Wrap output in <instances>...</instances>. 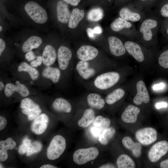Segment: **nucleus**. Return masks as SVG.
I'll return each instance as SVG.
<instances>
[{
  "mask_svg": "<svg viewBox=\"0 0 168 168\" xmlns=\"http://www.w3.org/2000/svg\"><path fill=\"white\" fill-rule=\"evenodd\" d=\"M134 72L133 68L125 65L119 71H109L98 76L94 81V85L100 90L111 89L134 74Z\"/></svg>",
  "mask_w": 168,
  "mask_h": 168,
  "instance_id": "1",
  "label": "nucleus"
},
{
  "mask_svg": "<svg viewBox=\"0 0 168 168\" xmlns=\"http://www.w3.org/2000/svg\"><path fill=\"white\" fill-rule=\"evenodd\" d=\"M72 55V52L68 47L61 46L58 48L57 58L59 67L61 70H64L67 68Z\"/></svg>",
  "mask_w": 168,
  "mask_h": 168,
  "instance_id": "14",
  "label": "nucleus"
},
{
  "mask_svg": "<svg viewBox=\"0 0 168 168\" xmlns=\"http://www.w3.org/2000/svg\"><path fill=\"white\" fill-rule=\"evenodd\" d=\"M24 9L28 15L36 23L44 24L48 20V16L46 10L35 2L30 1L26 3Z\"/></svg>",
  "mask_w": 168,
  "mask_h": 168,
  "instance_id": "6",
  "label": "nucleus"
},
{
  "mask_svg": "<svg viewBox=\"0 0 168 168\" xmlns=\"http://www.w3.org/2000/svg\"><path fill=\"white\" fill-rule=\"evenodd\" d=\"M124 46L128 53L138 63L143 73L153 70L155 59L138 44L131 41L126 42Z\"/></svg>",
  "mask_w": 168,
  "mask_h": 168,
  "instance_id": "2",
  "label": "nucleus"
},
{
  "mask_svg": "<svg viewBox=\"0 0 168 168\" xmlns=\"http://www.w3.org/2000/svg\"><path fill=\"white\" fill-rule=\"evenodd\" d=\"M76 68L80 76L85 80L90 78L95 73V70L90 67L89 63L87 61H80L77 63Z\"/></svg>",
  "mask_w": 168,
  "mask_h": 168,
  "instance_id": "23",
  "label": "nucleus"
},
{
  "mask_svg": "<svg viewBox=\"0 0 168 168\" xmlns=\"http://www.w3.org/2000/svg\"><path fill=\"white\" fill-rule=\"evenodd\" d=\"M30 65L34 67H37L39 66L36 60H34L31 61L30 63Z\"/></svg>",
  "mask_w": 168,
  "mask_h": 168,
  "instance_id": "52",
  "label": "nucleus"
},
{
  "mask_svg": "<svg viewBox=\"0 0 168 168\" xmlns=\"http://www.w3.org/2000/svg\"><path fill=\"white\" fill-rule=\"evenodd\" d=\"M96 116L94 110L90 107L86 109L81 115L73 119L74 128L76 130L88 128L92 124Z\"/></svg>",
  "mask_w": 168,
  "mask_h": 168,
  "instance_id": "7",
  "label": "nucleus"
},
{
  "mask_svg": "<svg viewBox=\"0 0 168 168\" xmlns=\"http://www.w3.org/2000/svg\"><path fill=\"white\" fill-rule=\"evenodd\" d=\"M95 34H100L102 32V29L100 26H97L93 29Z\"/></svg>",
  "mask_w": 168,
  "mask_h": 168,
  "instance_id": "50",
  "label": "nucleus"
},
{
  "mask_svg": "<svg viewBox=\"0 0 168 168\" xmlns=\"http://www.w3.org/2000/svg\"><path fill=\"white\" fill-rule=\"evenodd\" d=\"M67 147L65 138L61 134L55 135L52 139L47 148L46 156L51 161L59 158L64 153Z\"/></svg>",
  "mask_w": 168,
  "mask_h": 168,
  "instance_id": "5",
  "label": "nucleus"
},
{
  "mask_svg": "<svg viewBox=\"0 0 168 168\" xmlns=\"http://www.w3.org/2000/svg\"><path fill=\"white\" fill-rule=\"evenodd\" d=\"M153 70L161 76L168 74V46L164 48L155 59Z\"/></svg>",
  "mask_w": 168,
  "mask_h": 168,
  "instance_id": "8",
  "label": "nucleus"
},
{
  "mask_svg": "<svg viewBox=\"0 0 168 168\" xmlns=\"http://www.w3.org/2000/svg\"><path fill=\"white\" fill-rule=\"evenodd\" d=\"M127 92L126 87L116 88L107 95L105 99V103L109 105H114L124 99Z\"/></svg>",
  "mask_w": 168,
  "mask_h": 168,
  "instance_id": "17",
  "label": "nucleus"
},
{
  "mask_svg": "<svg viewBox=\"0 0 168 168\" xmlns=\"http://www.w3.org/2000/svg\"><path fill=\"white\" fill-rule=\"evenodd\" d=\"M110 119L108 117L101 115H96L91 125L102 132L105 129L110 126Z\"/></svg>",
  "mask_w": 168,
  "mask_h": 168,
  "instance_id": "30",
  "label": "nucleus"
},
{
  "mask_svg": "<svg viewBox=\"0 0 168 168\" xmlns=\"http://www.w3.org/2000/svg\"><path fill=\"white\" fill-rule=\"evenodd\" d=\"M2 26H0V32H1L2 30Z\"/></svg>",
  "mask_w": 168,
  "mask_h": 168,
  "instance_id": "55",
  "label": "nucleus"
},
{
  "mask_svg": "<svg viewBox=\"0 0 168 168\" xmlns=\"http://www.w3.org/2000/svg\"><path fill=\"white\" fill-rule=\"evenodd\" d=\"M86 32L88 36L91 38H94L95 37L93 29L88 28L86 29Z\"/></svg>",
  "mask_w": 168,
  "mask_h": 168,
  "instance_id": "47",
  "label": "nucleus"
},
{
  "mask_svg": "<svg viewBox=\"0 0 168 168\" xmlns=\"http://www.w3.org/2000/svg\"><path fill=\"white\" fill-rule=\"evenodd\" d=\"M104 16L103 11L100 7H96L91 9L88 12L87 18L91 21H97L101 19Z\"/></svg>",
  "mask_w": 168,
  "mask_h": 168,
  "instance_id": "35",
  "label": "nucleus"
},
{
  "mask_svg": "<svg viewBox=\"0 0 168 168\" xmlns=\"http://www.w3.org/2000/svg\"><path fill=\"white\" fill-rule=\"evenodd\" d=\"M100 152L99 147L96 146L79 148L73 152L72 160L76 165H84L97 159Z\"/></svg>",
  "mask_w": 168,
  "mask_h": 168,
  "instance_id": "4",
  "label": "nucleus"
},
{
  "mask_svg": "<svg viewBox=\"0 0 168 168\" xmlns=\"http://www.w3.org/2000/svg\"><path fill=\"white\" fill-rule=\"evenodd\" d=\"M42 148V145L39 141H35L31 142L28 147L26 155L27 156L37 153L41 151Z\"/></svg>",
  "mask_w": 168,
  "mask_h": 168,
  "instance_id": "36",
  "label": "nucleus"
},
{
  "mask_svg": "<svg viewBox=\"0 0 168 168\" xmlns=\"http://www.w3.org/2000/svg\"><path fill=\"white\" fill-rule=\"evenodd\" d=\"M141 111L140 109L138 106L129 104L125 108L121 114V119L124 123H134L137 121Z\"/></svg>",
  "mask_w": 168,
  "mask_h": 168,
  "instance_id": "12",
  "label": "nucleus"
},
{
  "mask_svg": "<svg viewBox=\"0 0 168 168\" xmlns=\"http://www.w3.org/2000/svg\"><path fill=\"white\" fill-rule=\"evenodd\" d=\"M126 87L128 92L133 96V101L134 105L138 106L150 103L149 92L141 74L133 78Z\"/></svg>",
  "mask_w": 168,
  "mask_h": 168,
  "instance_id": "3",
  "label": "nucleus"
},
{
  "mask_svg": "<svg viewBox=\"0 0 168 168\" xmlns=\"http://www.w3.org/2000/svg\"><path fill=\"white\" fill-rule=\"evenodd\" d=\"M42 43V40L40 37L36 35L31 36L23 44L22 50L24 53H26L39 47Z\"/></svg>",
  "mask_w": 168,
  "mask_h": 168,
  "instance_id": "27",
  "label": "nucleus"
},
{
  "mask_svg": "<svg viewBox=\"0 0 168 168\" xmlns=\"http://www.w3.org/2000/svg\"><path fill=\"white\" fill-rule=\"evenodd\" d=\"M20 108L22 109L40 108V106L31 99L26 97L21 101Z\"/></svg>",
  "mask_w": 168,
  "mask_h": 168,
  "instance_id": "38",
  "label": "nucleus"
},
{
  "mask_svg": "<svg viewBox=\"0 0 168 168\" xmlns=\"http://www.w3.org/2000/svg\"><path fill=\"white\" fill-rule=\"evenodd\" d=\"M163 30L165 31L166 34L168 36V19H165L163 25Z\"/></svg>",
  "mask_w": 168,
  "mask_h": 168,
  "instance_id": "44",
  "label": "nucleus"
},
{
  "mask_svg": "<svg viewBox=\"0 0 168 168\" xmlns=\"http://www.w3.org/2000/svg\"><path fill=\"white\" fill-rule=\"evenodd\" d=\"M87 103L89 106L94 110H100L105 106V102L99 94L96 93L89 94L86 97Z\"/></svg>",
  "mask_w": 168,
  "mask_h": 168,
  "instance_id": "22",
  "label": "nucleus"
},
{
  "mask_svg": "<svg viewBox=\"0 0 168 168\" xmlns=\"http://www.w3.org/2000/svg\"><path fill=\"white\" fill-rule=\"evenodd\" d=\"M84 15L83 10H80L77 8L73 9L71 13L68 21V27L71 29L76 28L84 17Z\"/></svg>",
  "mask_w": 168,
  "mask_h": 168,
  "instance_id": "29",
  "label": "nucleus"
},
{
  "mask_svg": "<svg viewBox=\"0 0 168 168\" xmlns=\"http://www.w3.org/2000/svg\"><path fill=\"white\" fill-rule=\"evenodd\" d=\"M40 168H57L56 166L52 165L51 164H45L41 166Z\"/></svg>",
  "mask_w": 168,
  "mask_h": 168,
  "instance_id": "51",
  "label": "nucleus"
},
{
  "mask_svg": "<svg viewBox=\"0 0 168 168\" xmlns=\"http://www.w3.org/2000/svg\"><path fill=\"white\" fill-rule=\"evenodd\" d=\"M110 50L111 54L116 57L124 55L127 52L124 45L118 38L110 36L108 39Z\"/></svg>",
  "mask_w": 168,
  "mask_h": 168,
  "instance_id": "16",
  "label": "nucleus"
},
{
  "mask_svg": "<svg viewBox=\"0 0 168 168\" xmlns=\"http://www.w3.org/2000/svg\"><path fill=\"white\" fill-rule=\"evenodd\" d=\"M67 2L68 4L73 6H77L81 0H63Z\"/></svg>",
  "mask_w": 168,
  "mask_h": 168,
  "instance_id": "45",
  "label": "nucleus"
},
{
  "mask_svg": "<svg viewBox=\"0 0 168 168\" xmlns=\"http://www.w3.org/2000/svg\"><path fill=\"white\" fill-rule=\"evenodd\" d=\"M21 111L23 114L27 116L28 119L30 121L34 120L42 112V110L40 108L22 109Z\"/></svg>",
  "mask_w": 168,
  "mask_h": 168,
  "instance_id": "37",
  "label": "nucleus"
},
{
  "mask_svg": "<svg viewBox=\"0 0 168 168\" xmlns=\"http://www.w3.org/2000/svg\"><path fill=\"white\" fill-rule=\"evenodd\" d=\"M56 15L59 22L63 24H67L68 22L71 13L68 3L64 1L61 0L57 2Z\"/></svg>",
  "mask_w": 168,
  "mask_h": 168,
  "instance_id": "18",
  "label": "nucleus"
},
{
  "mask_svg": "<svg viewBox=\"0 0 168 168\" xmlns=\"http://www.w3.org/2000/svg\"><path fill=\"white\" fill-rule=\"evenodd\" d=\"M98 49L92 46L84 45L81 46L77 51V56L80 60L88 61L95 59L98 55Z\"/></svg>",
  "mask_w": 168,
  "mask_h": 168,
  "instance_id": "15",
  "label": "nucleus"
},
{
  "mask_svg": "<svg viewBox=\"0 0 168 168\" xmlns=\"http://www.w3.org/2000/svg\"><path fill=\"white\" fill-rule=\"evenodd\" d=\"M160 12L163 17L168 18V2L162 6Z\"/></svg>",
  "mask_w": 168,
  "mask_h": 168,
  "instance_id": "40",
  "label": "nucleus"
},
{
  "mask_svg": "<svg viewBox=\"0 0 168 168\" xmlns=\"http://www.w3.org/2000/svg\"><path fill=\"white\" fill-rule=\"evenodd\" d=\"M16 143L12 138H8L4 140L0 141V161H6L8 158L7 150L14 149Z\"/></svg>",
  "mask_w": 168,
  "mask_h": 168,
  "instance_id": "25",
  "label": "nucleus"
},
{
  "mask_svg": "<svg viewBox=\"0 0 168 168\" xmlns=\"http://www.w3.org/2000/svg\"><path fill=\"white\" fill-rule=\"evenodd\" d=\"M97 167L98 168H115V166L114 165L110 163H105L102 164H100Z\"/></svg>",
  "mask_w": 168,
  "mask_h": 168,
  "instance_id": "46",
  "label": "nucleus"
},
{
  "mask_svg": "<svg viewBox=\"0 0 168 168\" xmlns=\"http://www.w3.org/2000/svg\"><path fill=\"white\" fill-rule=\"evenodd\" d=\"M5 86L4 83L2 81L0 82V91H2L4 89Z\"/></svg>",
  "mask_w": 168,
  "mask_h": 168,
  "instance_id": "54",
  "label": "nucleus"
},
{
  "mask_svg": "<svg viewBox=\"0 0 168 168\" xmlns=\"http://www.w3.org/2000/svg\"><path fill=\"white\" fill-rule=\"evenodd\" d=\"M31 142L30 139L27 138L24 139L19 147L17 151L18 153L20 155H23L26 153L28 147Z\"/></svg>",
  "mask_w": 168,
  "mask_h": 168,
  "instance_id": "39",
  "label": "nucleus"
},
{
  "mask_svg": "<svg viewBox=\"0 0 168 168\" xmlns=\"http://www.w3.org/2000/svg\"><path fill=\"white\" fill-rule=\"evenodd\" d=\"M42 75L44 77L49 79L56 83L59 80L61 72L59 69L57 68L48 66L43 70Z\"/></svg>",
  "mask_w": 168,
  "mask_h": 168,
  "instance_id": "28",
  "label": "nucleus"
},
{
  "mask_svg": "<svg viewBox=\"0 0 168 168\" xmlns=\"http://www.w3.org/2000/svg\"><path fill=\"white\" fill-rule=\"evenodd\" d=\"M157 21L152 19H147L142 23L140 28V32L142 33L144 40L146 41L151 40L152 37V29L157 26Z\"/></svg>",
  "mask_w": 168,
  "mask_h": 168,
  "instance_id": "19",
  "label": "nucleus"
},
{
  "mask_svg": "<svg viewBox=\"0 0 168 168\" xmlns=\"http://www.w3.org/2000/svg\"><path fill=\"white\" fill-rule=\"evenodd\" d=\"M17 70L19 72H27L29 74L31 79L34 81L37 80L39 76L38 70L26 62L21 63L18 67Z\"/></svg>",
  "mask_w": 168,
  "mask_h": 168,
  "instance_id": "31",
  "label": "nucleus"
},
{
  "mask_svg": "<svg viewBox=\"0 0 168 168\" xmlns=\"http://www.w3.org/2000/svg\"><path fill=\"white\" fill-rule=\"evenodd\" d=\"M49 122L48 115L44 113L41 114L33 120L30 126L31 131L36 135H41L46 130Z\"/></svg>",
  "mask_w": 168,
  "mask_h": 168,
  "instance_id": "11",
  "label": "nucleus"
},
{
  "mask_svg": "<svg viewBox=\"0 0 168 168\" xmlns=\"http://www.w3.org/2000/svg\"><path fill=\"white\" fill-rule=\"evenodd\" d=\"M168 152V142H158L151 148L148 153V158L151 162H156L165 156Z\"/></svg>",
  "mask_w": 168,
  "mask_h": 168,
  "instance_id": "10",
  "label": "nucleus"
},
{
  "mask_svg": "<svg viewBox=\"0 0 168 168\" xmlns=\"http://www.w3.org/2000/svg\"><path fill=\"white\" fill-rule=\"evenodd\" d=\"M131 24L121 17L116 19L110 25L111 29L118 32L124 28H129L132 27Z\"/></svg>",
  "mask_w": 168,
  "mask_h": 168,
  "instance_id": "34",
  "label": "nucleus"
},
{
  "mask_svg": "<svg viewBox=\"0 0 168 168\" xmlns=\"http://www.w3.org/2000/svg\"><path fill=\"white\" fill-rule=\"evenodd\" d=\"M6 43L5 41L2 39H0V56H1L2 54L6 47Z\"/></svg>",
  "mask_w": 168,
  "mask_h": 168,
  "instance_id": "43",
  "label": "nucleus"
},
{
  "mask_svg": "<svg viewBox=\"0 0 168 168\" xmlns=\"http://www.w3.org/2000/svg\"><path fill=\"white\" fill-rule=\"evenodd\" d=\"M116 130L113 127L110 126L104 130L99 135L97 141L101 147L107 145L114 137Z\"/></svg>",
  "mask_w": 168,
  "mask_h": 168,
  "instance_id": "26",
  "label": "nucleus"
},
{
  "mask_svg": "<svg viewBox=\"0 0 168 168\" xmlns=\"http://www.w3.org/2000/svg\"><path fill=\"white\" fill-rule=\"evenodd\" d=\"M167 106V103L164 102L157 103L156 105V108L158 109L161 108L166 107Z\"/></svg>",
  "mask_w": 168,
  "mask_h": 168,
  "instance_id": "49",
  "label": "nucleus"
},
{
  "mask_svg": "<svg viewBox=\"0 0 168 168\" xmlns=\"http://www.w3.org/2000/svg\"><path fill=\"white\" fill-rule=\"evenodd\" d=\"M119 15L121 18L127 21L135 22L139 21L141 19V16L139 13L133 12L125 7L120 9Z\"/></svg>",
  "mask_w": 168,
  "mask_h": 168,
  "instance_id": "33",
  "label": "nucleus"
},
{
  "mask_svg": "<svg viewBox=\"0 0 168 168\" xmlns=\"http://www.w3.org/2000/svg\"><path fill=\"white\" fill-rule=\"evenodd\" d=\"M123 145L127 149L130 150L136 157H139L142 154V146L140 143L135 142L129 137L126 136L122 140Z\"/></svg>",
  "mask_w": 168,
  "mask_h": 168,
  "instance_id": "24",
  "label": "nucleus"
},
{
  "mask_svg": "<svg viewBox=\"0 0 168 168\" xmlns=\"http://www.w3.org/2000/svg\"><path fill=\"white\" fill-rule=\"evenodd\" d=\"M52 106L56 112L68 114L71 112L72 106L67 100L62 97L56 98L52 103Z\"/></svg>",
  "mask_w": 168,
  "mask_h": 168,
  "instance_id": "21",
  "label": "nucleus"
},
{
  "mask_svg": "<svg viewBox=\"0 0 168 168\" xmlns=\"http://www.w3.org/2000/svg\"><path fill=\"white\" fill-rule=\"evenodd\" d=\"M36 60L39 66L41 65L43 62L42 56H37L36 58Z\"/></svg>",
  "mask_w": 168,
  "mask_h": 168,
  "instance_id": "53",
  "label": "nucleus"
},
{
  "mask_svg": "<svg viewBox=\"0 0 168 168\" xmlns=\"http://www.w3.org/2000/svg\"><path fill=\"white\" fill-rule=\"evenodd\" d=\"M57 53L55 48L50 44L47 45L43 50L42 58L43 64L46 66H50L56 61Z\"/></svg>",
  "mask_w": 168,
  "mask_h": 168,
  "instance_id": "20",
  "label": "nucleus"
},
{
  "mask_svg": "<svg viewBox=\"0 0 168 168\" xmlns=\"http://www.w3.org/2000/svg\"><path fill=\"white\" fill-rule=\"evenodd\" d=\"M161 168H168V159L162 161L160 163Z\"/></svg>",
  "mask_w": 168,
  "mask_h": 168,
  "instance_id": "48",
  "label": "nucleus"
},
{
  "mask_svg": "<svg viewBox=\"0 0 168 168\" xmlns=\"http://www.w3.org/2000/svg\"><path fill=\"white\" fill-rule=\"evenodd\" d=\"M142 0V1H145L146 0Z\"/></svg>",
  "mask_w": 168,
  "mask_h": 168,
  "instance_id": "56",
  "label": "nucleus"
},
{
  "mask_svg": "<svg viewBox=\"0 0 168 168\" xmlns=\"http://www.w3.org/2000/svg\"><path fill=\"white\" fill-rule=\"evenodd\" d=\"M137 140L141 144L148 145L154 142L157 139L156 130L152 127H147L138 130L135 133Z\"/></svg>",
  "mask_w": 168,
  "mask_h": 168,
  "instance_id": "9",
  "label": "nucleus"
},
{
  "mask_svg": "<svg viewBox=\"0 0 168 168\" xmlns=\"http://www.w3.org/2000/svg\"><path fill=\"white\" fill-rule=\"evenodd\" d=\"M116 164L119 168H134L135 163L133 159L125 154L120 155L117 158Z\"/></svg>",
  "mask_w": 168,
  "mask_h": 168,
  "instance_id": "32",
  "label": "nucleus"
},
{
  "mask_svg": "<svg viewBox=\"0 0 168 168\" xmlns=\"http://www.w3.org/2000/svg\"><path fill=\"white\" fill-rule=\"evenodd\" d=\"M25 58L28 61L31 62L35 59V56L33 52L31 51L26 53Z\"/></svg>",
  "mask_w": 168,
  "mask_h": 168,
  "instance_id": "41",
  "label": "nucleus"
},
{
  "mask_svg": "<svg viewBox=\"0 0 168 168\" xmlns=\"http://www.w3.org/2000/svg\"><path fill=\"white\" fill-rule=\"evenodd\" d=\"M15 92H17L21 96L24 97L28 96L30 93L26 86L18 81L16 82V84L8 83L6 85L4 93L6 97H10Z\"/></svg>",
  "mask_w": 168,
  "mask_h": 168,
  "instance_id": "13",
  "label": "nucleus"
},
{
  "mask_svg": "<svg viewBox=\"0 0 168 168\" xmlns=\"http://www.w3.org/2000/svg\"><path fill=\"white\" fill-rule=\"evenodd\" d=\"M7 120L6 118L2 116H0V130L3 129L6 126Z\"/></svg>",
  "mask_w": 168,
  "mask_h": 168,
  "instance_id": "42",
  "label": "nucleus"
}]
</instances>
